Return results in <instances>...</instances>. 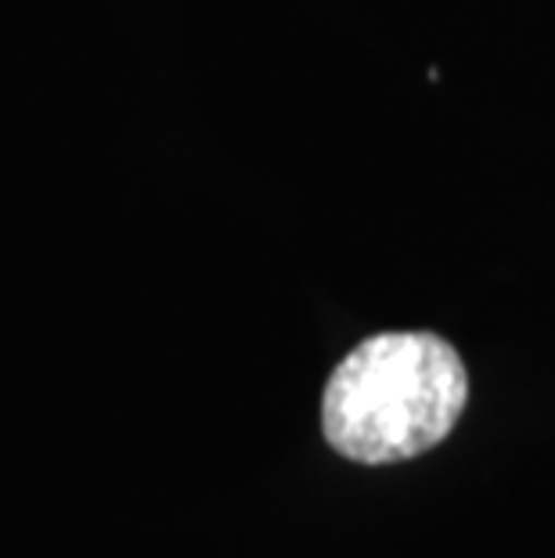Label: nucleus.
<instances>
[{
  "label": "nucleus",
  "instance_id": "1",
  "mask_svg": "<svg viewBox=\"0 0 555 558\" xmlns=\"http://www.w3.org/2000/svg\"><path fill=\"white\" fill-rule=\"evenodd\" d=\"M469 375L433 331H383L336 364L322 397L325 439L358 465L426 454L462 418Z\"/></svg>",
  "mask_w": 555,
  "mask_h": 558
}]
</instances>
